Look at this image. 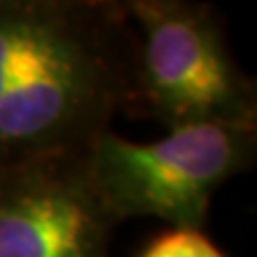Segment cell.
I'll list each match as a JSON object with an SVG mask.
<instances>
[{"label":"cell","mask_w":257,"mask_h":257,"mask_svg":"<svg viewBox=\"0 0 257 257\" xmlns=\"http://www.w3.org/2000/svg\"><path fill=\"white\" fill-rule=\"evenodd\" d=\"M135 58L124 3L0 0V170L84 155L131 109Z\"/></svg>","instance_id":"cell-1"},{"label":"cell","mask_w":257,"mask_h":257,"mask_svg":"<svg viewBox=\"0 0 257 257\" xmlns=\"http://www.w3.org/2000/svg\"><path fill=\"white\" fill-rule=\"evenodd\" d=\"M124 11L138 35L128 114L167 128H257L255 82L236 62L214 7L189 0H128Z\"/></svg>","instance_id":"cell-2"},{"label":"cell","mask_w":257,"mask_h":257,"mask_svg":"<svg viewBox=\"0 0 257 257\" xmlns=\"http://www.w3.org/2000/svg\"><path fill=\"white\" fill-rule=\"evenodd\" d=\"M257 128L189 124L155 142L101 133L84 152V167L109 214L120 223L155 216L172 227L202 229L210 202L255 163Z\"/></svg>","instance_id":"cell-3"},{"label":"cell","mask_w":257,"mask_h":257,"mask_svg":"<svg viewBox=\"0 0 257 257\" xmlns=\"http://www.w3.org/2000/svg\"><path fill=\"white\" fill-rule=\"evenodd\" d=\"M116 225L84 155L0 170V257H109Z\"/></svg>","instance_id":"cell-4"},{"label":"cell","mask_w":257,"mask_h":257,"mask_svg":"<svg viewBox=\"0 0 257 257\" xmlns=\"http://www.w3.org/2000/svg\"><path fill=\"white\" fill-rule=\"evenodd\" d=\"M138 257H225L202 229L172 227L157 236Z\"/></svg>","instance_id":"cell-5"}]
</instances>
